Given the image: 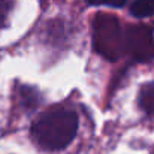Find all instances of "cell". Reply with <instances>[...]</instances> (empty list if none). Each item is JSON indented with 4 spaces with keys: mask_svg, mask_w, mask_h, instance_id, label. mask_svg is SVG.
<instances>
[{
    "mask_svg": "<svg viewBox=\"0 0 154 154\" xmlns=\"http://www.w3.org/2000/svg\"><path fill=\"white\" fill-rule=\"evenodd\" d=\"M90 5H94V6H99V5H106L108 0H87Z\"/></svg>",
    "mask_w": 154,
    "mask_h": 154,
    "instance_id": "9c48e42d",
    "label": "cell"
},
{
    "mask_svg": "<svg viewBox=\"0 0 154 154\" xmlns=\"http://www.w3.org/2000/svg\"><path fill=\"white\" fill-rule=\"evenodd\" d=\"M9 11H11V0H0V29L5 26Z\"/></svg>",
    "mask_w": 154,
    "mask_h": 154,
    "instance_id": "52a82bcc",
    "label": "cell"
},
{
    "mask_svg": "<svg viewBox=\"0 0 154 154\" xmlns=\"http://www.w3.org/2000/svg\"><path fill=\"white\" fill-rule=\"evenodd\" d=\"M93 41L96 50L103 57L115 60L124 51V35L120 23L112 15L99 14L93 23Z\"/></svg>",
    "mask_w": 154,
    "mask_h": 154,
    "instance_id": "7a4b0ae2",
    "label": "cell"
},
{
    "mask_svg": "<svg viewBox=\"0 0 154 154\" xmlns=\"http://www.w3.org/2000/svg\"><path fill=\"white\" fill-rule=\"evenodd\" d=\"M124 3H126V0H108L106 2V5H109L112 8H121V6H124Z\"/></svg>",
    "mask_w": 154,
    "mask_h": 154,
    "instance_id": "ba28073f",
    "label": "cell"
},
{
    "mask_svg": "<svg viewBox=\"0 0 154 154\" xmlns=\"http://www.w3.org/2000/svg\"><path fill=\"white\" fill-rule=\"evenodd\" d=\"M23 94V103L24 105H29V106H36L38 105V99H36V90H32V88H23L21 91Z\"/></svg>",
    "mask_w": 154,
    "mask_h": 154,
    "instance_id": "8992f818",
    "label": "cell"
},
{
    "mask_svg": "<svg viewBox=\"0 0 154 154\" xmlns=\"http://www.w3.org/2000/svg\"><path fill=\"white\" fill-rule=\"evenodd\" d=\"M124 50L136 60L147 61L154 58V33L147 26H132L124 35Z\"/></svg>",
    "mask_w": 154,
    "mask_h": 154,
    "instance_id": "3957f363",
    "label": "cell"
},
{
    "mask_svg": "<svg viewBox=\"0 0 154 154\" xmlns=\"http://www.w3.org/2000/svg\"><path fill=\"white\" fill-rule=\"evenodd\" d=\"M139 106L150 115H154V81L145 84L139 91Z\"/></svg>",
    "mask_w": 154,
    "mask_h": 154,
    "instance_id": "277c9868",
    "label": "cell"
},
{
    "mask_svg": "<svg viewBox=\"0 0 154 154\" xmlns=\"http://www.w3.org/2000/svg\"><path fill=\"white\" fill-rule=\"evenodd\" d=\"M130 12L136 18H145L154 15V0H135L130 6Z\"/></svg>",
    "mask_w": 154,
    "mask_h": 154,
    "instance_id": "5b68a950",
    "label": "cell"
},
{
    "mask_svg": "<svg viewBox=\"0 0 154 154\" xmlns=\"http://www.w3.org/2000/svg\"><path fill=\"white\" fill-rule=\"evenodd\" d=\"M78 130V117L73 111L58 108L51 109L32 126V136L39 147L48 151L66 148L75 138Z\"/></svg>",
    "mask_w": 154,
    "mask_h": 154,
    "instance_id": "6da1fadb",
    "label": "cell"
}]
</instances>
